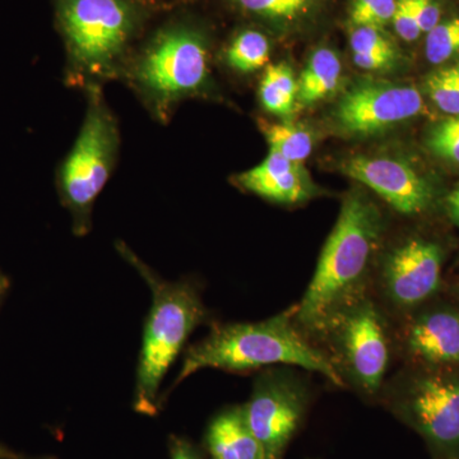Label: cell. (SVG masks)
<instances>
[{
  "mask_svg": "<svg viewBox=\"0 0 459 459\" xmlns=\"http://www.w3.org/2000/svg\"><path fill=\"white\" fill-rule=\"evenodd\" d=\"M382 234V216L360 193L344 199L309 287L295 319L309 331L320 332L328 320L364 296L365 277Z\"/></svg>",
  "mask_w": 459,
  "mask_h": 459,
  "instance_id": "6da1fadb",
  "label": "cell"
},
{
  "mask_svg": "<svg viewBox=\"0 0 459 459\" xmlns=\"http://www.w3.org/2000/svg\"><path fill=\"white\" fill-rule=\"evenodd\" d=\"M280 364L304 368L344 385L334 362L301 334L290 313L214 328L186 351L177 383L210 368L246 371Z\"/></svg>",
  "mask_w": 459,
  "mask_h": 459,
  "instance_id": "7a4b0ae2",
  "label": "cell"
},
{
  "mask_svg": "<svg viewBox=\"0 0 459 459\" xmlns=\"http://www.w3.org/2000/svg\"><path fill=\"white\" fill-rule=\"evenodd\" d=\"M72 75L113 77L146 23L143 0H54Z\"/></svg>",
  "mask_w": 459,
  "mask_h": 459,
  "instance_id": "3957f363",
  "label": "cell"
},
{
  "mask_svg": "<svg viewBox=\"0 0 459 459\" xmlns=\"http://www.w3.org/2000/svg\"><path fill=\"white\" fill-rule=\"evenodd\" d=\"M117 247L152 291V307L144 328L135 385V409L152 415L166 371L190 333L204 322L205 310L192 286L160 279L126 244L117 243Z\"/></svg>",
  "mask_w": 459,
  "mask_h": 459,
  "instance_id": "277c9868",
  "label": "cell"
},
{
  "mask_svg": "<svg viewBox=\"0 0 459 459\" xmlns=\"http://www.w3.org/2000/svg\"><path fill=\"white\" fill-rule=\"evenodd\" d=\"M210 74V47L202 27L183 18L157 29L131 66L133 83L160 117L195 95Z\"/></svg>",
  "mask_w": 459,
  "mask_h": 459,
  "instance_id": "5b68a950",
  "label": "cell"
},
{
  "mask_svg": "<svg viewBox=\"0 0 459 459\" xmlns=\"http://www.w3.org/2000/svg\"><path fill=\"white\" fill-rule=\"evenodd\" d=\"M119 144L117 119L98 84H90L86 117L59 169L60 195L74 214L78 234L89 228L92 205L110 178Z\"/></svg>",
  "mask_w": 459,
  "mask_h": 459,
  "instance_id": "8992f818",
  "label": "cell"
},
{
  "mask_svg": "<svg viewBox=\"0 0 459 459\" xmlns=\"http://www.w3.org/2000/svg\"><path fill=\"white\" fill-rule=\"evenodd\" d=\"M320 332L331 334L350 379L367 394L379 391L389 364V343L376 305L361 296L334 314Z\"/></svg>",
  "mask_w": 459,
  "mask_h": 459,
  "instance_id": "52a82bcc",
  "label": "cell"
},
{
  "mask_svg": "<svg viewBox=\"0 0 459 459\" xmlns=\"http://www.w3.org/2000/svg\"><path fill=\"white\" fill-rule=\"evenodd\" d=\"M394 409L433 448L459 458V376L435 371L412 377L395 394Z\"/></svg>",
  "mask_w": 459,
  "mask_h": 459,
  "instance_id": "ba28073f",
  "label": "cell"
},
{
  "mask_svg": "<svg viewBox=\"0 0 459 459\" xmlns=\"http://www.w3.org/2000/svg\"><path fill=\"white\" fill-rule=\"evenodd\" d=\"M307 409L304 386L286 371H268L256 380L250 400L241 407L247 427L267 459H282L300 428Z\"/></svg>",
  "mask_w": 459,
  "mask_h": 459,
  "instance_id": "9c48e42d",
  "label": "cell"
},
{
  "mask_svg": "<svg viewBox=\"0 0 459 459\" xmlns=\"http://www.w3.org/2000/svg\"><path fill=\"white\" fill-rule=\"evenodd\" d=\"M422 110L424 100L415 87L361 82L344 93L334 115L343 132L370 135L418 117Z\"/></svg>",
  "mask_w": 459,
  "mask_h": 459,
  "instance_id": "30bf717a",
  "label": "cell"
},
{
  "mask_svg": "<svg viewBox=\"0 0 459 459\" xmlns=\"http://www.w3.org/2000/svg\"><path fill=\"white\" fill-rule=\"evenodd\" d=\"M443 250L421 238L394 247L383 264V289L398 307H412L435 294L442 279Z\"/></svg>",
  "mask_w": 459,
  "mask_h": 459,
  "instance_id": "8fae6325",
  "label": "cell"
},
{
  "mask_svg": "<svg viewBox=\"0 0 459 459\" xmlns=\"http://www.w3.org/2000/svg\"><path fill=\"white\" fill-rule=\"evenodd\" d=\"M342 170L407 216L424 212L433 202L430 184L400 160L356 156L344 162Z\"/></svg>",
  "mask_w": 459,
  "mask_h": 459,
  "instance_id": "7c38bea8",
  "label": "cell"
},
{
  "mask_svg": "<svg viewBox=\"0 0 459 459\" xmlns=\"http://www.w3.org/2000/svg\"><path fill=\"white\" fill-rule=\"evenodd\" d=\"M237 184L259 197L281 204H295L307 201L314 189L301 165L271 150L267 159L237 177Z\"/></svg>",
  "mask_w": 459,
  "mask_h": 459,
  "instance_id": "4fadbf2b",
  "label": "cell"
},
{
  "mask_svg": "<svg viewBox=\"0 0 459 459\" xmlns=\"http://www.w3.org/2000/svg\"><path fill=\"white\" fill-rule=\"evenodd\" d=\"M407 349L419 360L433 365L459 362V313L439 309L413 320L406 336Z\"/></svg>",
  "mask_w": 459,
  "mask_h": 459,
  "instance_id": "5bb4252c",
  "label": "cell"
},
{
  "mask_svg": "<svg viewBox=\"0 0 459 459\" xmlns=\"http://www.w3.org/2000/svg\"><path fill=\"white\" fill-rule=\"evenodd\" d=\"M207 446L212 459H267L241 407L223 411L211 422Z\"/></svg>",
  "mask_w": 459,
  "mask_h": 459,
  "instance_id": "9a60e30c",
  "label": "cell"
},
{
  "mask_svg": "<svg viewBox=\"0 0 459 459\" xmlns=\"http://www.w3.org/2000/svg\"><path fill=\"white\" fill-rule=\"evenodd\" d=\"M243 16L286 30L303 25L318 14L327 0H229Z\"/></svg>",
  "mask_w": 459,
  "mask_h": 459,
  "instance_id": "2e32d148",
  "label": "cell"
},
{
  "mask_svg": "<svg viewBox=\"0 0 459 459\" xmlns=\"http://www.w3.org/2000/svg\"><path fill=\"white\" fill-rule=\"evenodd\" d=\"M342 65L340 57L329 48H320L309 57L298 81V100L312 105L334 92L341 81Z\"/></svg>",
  "mask_w": 459,
  "mask_h": 459,
  "instance_id": "e0dca14e",
  "label": "cell"
},
{
  "mask_svg": "<svg viewBox=\"0 0 459 459\" xmlns=\"http://www.w3.org/2000/svg\"><path fill=\"white\" fill-rule=\"evenodd\" d=\"M353 62L367 71L389 68L397 60V50L383 30L374 27H353L350 36Z\"/></svg>",
  "mask_w": 459,
  "mask_h": 459,
  "instance_id": "ac0fdd59",
  "label": "cell"
},
{
  "mask_svg": "<svg viewBox=\"0 0 459 459\" xmlns=\"http://www.w3.org/2000/svg\"><path fill=\"white\" fill-rule=\"evenodd\" d=\"M259 98L270 113L280 117L291 114L298 99V81L291 66L285 63L268 66L263 74Z\"/></svg>",
  "mask_w": 459,
  "mask_h": 459,
  "instance_id": "d6986e66",
  "label": "cell"
},
{
  "mask_svg": "<svg viewBox=\"0 0 459 459\" xmlns=\"http://www.w3.org/2000/svg\"><path fill=\"white\" fill-rule=\"evenodd\" d=\"M271 44L267 36L256 30L247 29L238 32L226 49V62L240 74H253L267 65Z\"/></svg>",
  "mask_w": 459,
  "mask_h": 459,
  "instance_id": "ffe728a7",
  "label": "cell"
},
{
  "mask_svg": "<svg viewBox=\"0 0 459 459\" xmlns=\"http://www.w3.org/2000/svg\"><path fill=\"white\" fill-rule=\"evenodd\" d=\"M262 131L271 150L276 151L295 164H303L312 153V134L303 126L292 123H264Z\"/></svg>",
  "mask_w": 459,
  "mask_h": 459,
  "instance_id": "44dd1931",
  "label": "cell"
},
{
  "mask_svg": "<svg viewBox=\"0 0 459 459\" xmlns=\"http://www.w3.org/2000/svg\"><path fill=\"white\" fill-rule=\"evenodd\" d=\"M425 56L434 65H443L459 56V18L440 21L427 33Z\"/></svg>",
  "mask_w": 459,
  "mask_h": 459,
  "instance_id": "7402d4cb",
  "label": "cell"
},
{
  "mask_svg": "<svg viewBox=\"0 0 459 459\" xmlns=\"http://www.w3.org/2000/svg\"><path fill=\"white\" fill-rule=\"evenodd\" d=\"M431 101L446 114L459 115V66H446L427 78Z\"/></svg>",
  "mask_w": 459,
  "mask_h": 459,
  "instance_id": "603a6c76",
  "label": "cell"
},
{
  "mask_svg": "<svg viewBox=\"0 0 459 459\" xmlns=\"http://www.w3.org/2000/svg\"><path fill=\"white\" fill-rule=\"evenodd\" d=\"M397 0H353L350 20L353 27H374L383 30L392 22Z\"/></svg>",
  "mask_w": 459,
  "mask_h": 459,
  "instance_id": "cb8c5ba5",
  "label": "cell"
},
{
  "mask_svg": "<svg viewBox=\"0 0 459 459\" xmlns=\"http://www.w3.org/2000/svg\"><path fill=\"white\" fill-rule=\"evenodd\" d=\"M429 147L435 155L459 164V132L449 128L443 122L431 131Z\"/></svg>",
  "mask_w": 459,
  "mask_h": 459,
  "instance_id": "d4e9b609",
  "label": "cell"
},
{
  "mask_svg": "<svg viewBox=\"0 0 459 459\" xmlns=\"http://www.w3.org/2000/svg\"><path fill=\"white\" fill-rule=\"evenodd\" d=\"M392 25L402 40L407 42L418 40L421 35V30H420L411 0H397Z\"/></svg>",
  "mask_w": 459,
  "mask_h": 459,
  "instance_id": "484cf974",
  "label": "cell"
},
{
  "mask_svg": "<svg viewBox=\"0 0 459 459\" xmlns=\"http://www.w3.org/2000/svg\"><path fill=\"white\" fill-rule=\"evenodd\" d=\"M421 33H428L442 21V8L437 0H411Z\"/></svg>",
  "mask_w": 459,
  "mask_h": 459,
  "instance_id": "4316f807",
  "label": "cell"
},
{
  "mask_svg": "<svg viewBox=\"0 0 459 459\" xmlns=\"http://www.w3.org/2000/svg\"><path fill=\"white\" fill-rule=\"evenodd\" d=\"M171 459H202V457L186 440L175 439L171 444Z\"/></svg>",
  "mask_w": 459,
  "mask_h": 459,
  "instance_id": "83f0119b",
  "label": "cell"
},
{
  "mask_svg": "<svg viewBox=\"0 0 459 459\" xmlns=\"http://www.w3.org/2000/svg\"><path fill=\"white\" fill-rule=\"evenodd\" d=\"M449 216L459 228V186L446 198Z\"/></svg>",
  "mask_w": 459,
  "mask_h": 459,
  "instance_id": "f1b7e54d",
  "label": "cell"
},
{
  "mask_svg": "<svg viewBox=\"0 0 459 459\" xmlns=\"http://www.w3.org/2000/svg\"><path fill=\"white\" fill-rule=\"evenodd\" d=\"M8 457H11V455H9L7 451H4V449L0 448V459Z\"/></svg>",
  "mask_w": 459,
  "mask_h": 459,
  "instance_id": "f546056e",
  "label": "cell"
},
{
  "mask_svg": "<svg viewBox=\"0 0 459 459\" xmlns=\"http://www.w3.org/2000/svg\"><path fill=\"white\" fill-rule=\"evenodd\" d=\"M457 65L459 66V63H458V65Z\"/></svg>",
  "mask_w": 459,
  "mask_h": 459,
  "instance_id": "4dcf8cb0",
  "label": "cell"
},
{
  "mask_svg": "<svg viewBox=\"0 0 459 459\" xmlns=\"http://www.w3.org/2000/svg\"><path fill=\"white\" fill-rule=\"evenodd\" d=\"M455 459H459V458H455Z\"/></svg>",
  "mask_w": 459,
  "mask_h": 459,
  "instance_id": "1f68e13d",
  "label": "cell"
}]
</instances>
